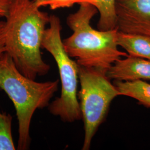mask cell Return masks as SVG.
I'll return each instance as SVG.
<instances>
[{
  "label": "cell",
  "mask_w": 150,
  "mask_h": 150,
  "mask_svg": "<svg viewBox=\"0 0 150 150\" xmlns=\"http://www.w3.org/2000/svg\"><path fill=\"white\" fill-rule=\"evenodd\" d=\"M40 8L33 0H13L5 18L6 53L17 69L32 80L50 70L41 52L50 16Z\"/></svg>",
  "instance_id": "6da1fadb"
},
{
  "label": "cell",
  "mask_w": 150,
  "mask_h": 150,
  "mask_svg": "<svg viewBox=\"0 0 150 150\" xmlns=\"http://www.w3.org/2000/svg\"><path fill=\"white\" fill-rule=\"evenodd\" d=\"M97 12L93 5L80 4L79 10L67 18V24L73 33L62 40L63 45L79 65L107 70L116 61L129 54L118 50V28L101 31L91 26V20Z\"/></svg>",
  "instance_id": "7a4b0ae2"
},
{
  "label": "cell",
  "mask_w": 150,
  "mask_h": 150,
  "mask_svg": "<svg viewBox=\"0 0 150 150\" xmlns=\"http://www.w3.org/2000/svg\"><path fill=\"white\" fill-rule=\"evenodd\" d=\"M59 85V80L40 82L25 76L7 53L0 59V88L5 92L16 110L18 124V150L29 149L33 115L38 109L48 107Z\"/></svg>",
  "instance_id": "3957f363"
},
{
  "label": "cell",
  "mask_w": 150,
  "mask_h": 150,
  "mask_svg": "<svg viewBox=\"0 0 150 150\" xmlns=\"http://www.w3.org/2000/svg\"><path fill=\"white\" fill-rule=\"evenodd\" d=\"M62 27L59 18L50 16L49 27L46 28L42 48L48 51L57 65L61 83L60 96L50 103L48 110L59 116L62 121L72 123L82 119L78 98L79 64L64 50L61 38Z\"/></svg>",
  "instance_id": "277c9868"
},
{
  "label": "cell",
  "mask_w": 150,
  "mask_h": 150,
  "mask_svg": "<svg viewBox=\"0 0 150 150\" xmlns=\"http://www.w3.org/2000/svg\"><path fill=\"white\" fill-rule=\"evenodd\" d=\"M106 71L79 65L80 90L78 97L85 130L82 150H90L93 137L106 117L111 102L121 95L107 77Z\"/></svg>",
  "instance_id": "5b68a950"
},
{
  "label": "cell",
  "mask_w": 150,
  "mask_h": 150,
  "mask_svg": "<svg viewBox=\"0 0 150 150\" xmlns=\"http://www.w3.org/2000/svg\"><path fill=\"white\" fill-rule=\"evenodd\" d=\"M116 13L118 31L150 36V0H116Z\"/></svg>",
  "instance_id": "8992f818"
},
{
  "label": "cell",
  "mask_w": 150,
  "mask_h": 150,
  "mask_svg": "<svg viewBox=\"0 0 150 150\" xmlns=\"http://www.w3.org/2000/svg\"><path fill=\"white\" fill-rule=\"evenodd\" d=\"M110 80L150 81V60L128 55L120 59L106 71Z\"/></svg>",
  "instance_id": "52a82bcc"
},
{
  "label": "cell",
  "mask_w": 150,
  "mask_h": 150,
  "mask_svg": "<svg viewBox=\"0 0 150 150\" xmlns=\"http://www.w3.org/2000/svg\"><path fill=\"white\" fill-rule=\"evenodd\" d=\"M117 43L129 56L150 60V36L118 31Z\"/></svg>",
  "instance_id": "ba28073f"
},
{
  "label": "cell",
  "mask_w": 150,
  "mask_h": 150,
  "mask_svg": "<svg viewBox=\"0 0 150 150\" xmlns=\"http://www.w3.org/2000/svg\"><path fill=\"white\" fill-rule=\"evenodd\" d=\"M113 84L121 95L132 98L137 101L139 105L150 108V83L143 80L114 81Z\"/></svg>",
  "instance_id": "9c48e42d"
},
{
  "label": "cell",
  "mask_w": 150,
  "mask_h": 150,
  "mask_svg": "<svg viewBox=\"0 0 150 150\" xmlns=\"http://www.w3.org/2000/svg\"><path fill=\"white\" fill-rule=\"evenodd\" d=\"M96 6L100 13L98 30L107 31L117 28L116 13V0H96Z\"/></svg>",
  "instance_id": "30bf717a"
},
{
  "label": "cell",
  "mask_w": 150,
  "mask_h": 150,
  "mask_svg": "<svg viewBox=\"0 0 150 150\" xmlns=\"http://www.w3.org/2000/svg\"><path fill=\"white\" fill-rule=\"evenodd\" d=\"M12 117L0 111V150H15L16 147L12 134Z\"/></svg>",
  "instance_id": "8fae6325"
},
{
  "label": "cell",
  "mask_w": 150,
  "mask_h": 150,
  "mask_svg": "<svg viewBox=\"0 0 150 150\" xmlns=\"http://www.w3.org/2000/svg\"><path fill=\"white\" fill-rule=\"evenodd\" d=\"M88 3L96 7V0H46L43 6H49L51 10H56L60 8L69 7L76 4Z\"/></svg>",
  "instance_id": "7c38bea8"
},
{
  "label": "cell",
  "mask_w": 150,
  "mask_h": 150,
  "mask_svg": "<svg viewBox=\"0 0 150 150\" xmlns=\"http://www.w3.org/2000/svg\"><path fill=\"white\" fill-rule=\"evenodd\" d=\"M6 53L5 21H0V59Z\"/></svg>",
  "instance_id": "4fadbf2b"
},
{
  "label": "cell",
  "mask_w": 150,
  "mask_h": 150,
  "mask_svg": "<svg viewBox=\"0 0 150 150\" xmlns=\"http://www.w3.org/2000/svg\"><path fill=\"white\" fill-rule=\"evenodd\" d=\"M13 0H0V17L6 18Z\"/></svg>",
  "instance_id": "5bb4252c"
}]
</instances>
